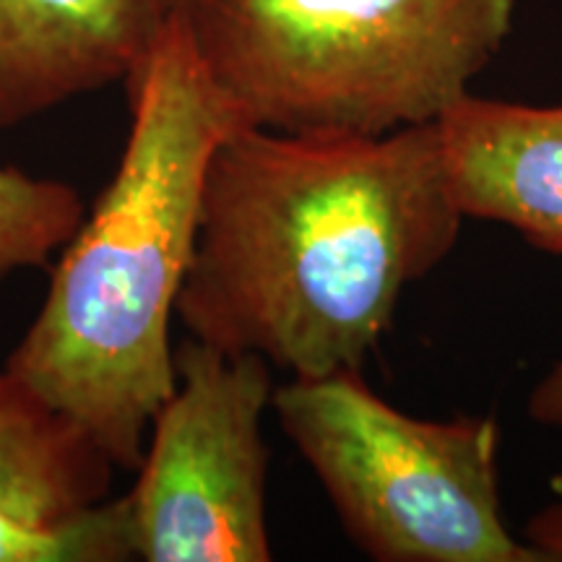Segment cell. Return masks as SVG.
<instances>
[{
  "mask_svg": "<svg viewBox=\"0 0 562 562\" xmlns=\"http://www.w3.org/2000/svg\"><path fill=\"white\" fill-rule=\"evenodd\" d=\"M463 220L438 123L385 136L240 125L211 154L178 321L290 378L362 370Z\"/></svg>",
  "mask_w": 562,
  "mask_h": 562,
  "instance_id": "obj_1",
  "label": "cell"
},
{
  "mask_svg": "<svg viewBox=\"0 0 562 562\" xmlns=\"http://www.w3.org/2000/svg\"><path fill=\"white\" fill-rule=\"evenodd\" d=\"M524 542L542 562H562V503L547 505L526 524Z\"/></svg>",
  "mask_w": 562,
  "mask_h": 562,
  "instance_id": "obj_10",
  "label": "cell"
},
{
  "mask_svg": "<svg viewBox=\"0 0 562 562\" xmlns=\"http://www.w3.org/2000/svg\"><path fill=\"white\" fill-rule=\"evenodd\" d=\"M182 16L243 125L385 136L474 94L516 0H193Z\"/></svg>",
  "mask_w": 562,
  "mask_h": 562,
  "instance_id": "obj_3",
  "label": "cell"
},
{
  "mask_svg": "<svg viewBox=\"0 0 562 562\" xmlns=\"http://www.w3.org/2000/svg\"><path fill=\"white\" fill-rule=\"evenodd\" d=\"M438 131L463 216L508 224L562 258V104L469 94Z\"/></svg>",
  "mask_w": 562,
  "mask_h": 562,
  "instance_id": "obj_8",
  "label": "cell"
},
{
  "mask_svg": "<svg viewBox=\"0 0 562 562\" xmlns=\"http://www.w3.org/2000/svg\"><path fill=\"white\" fill-rule=\"evenodd\" d=\"M83 216L74 186L0 165V281L53 261Z\"/></svg>",
  "mask_w": 562,
  "mask_h": 562,
  "instance_id": "obj_9",
  "label": "cell"
},
{
  "mask_svg": "<svg viewBox=\"0 0 562 562\" xmlns=\"http://www.w3.org/2000/svg\"><path fill=\"white\" fill-rule=\"evenodd\" d=\"M193 0H167V5H170L172 13H186L188 9H191Z\"/></svg>",
  "mask_w": 562,
  "mask_h": 562,
  "instance_id": "obj_12",
  "label": "cell"
},
{
  "mask_svg": "<svg viewBox=\"0 0 562 562\" xmlns=\"http://www.w3.org/2000/svg\"><path fill=\"white\" fill-rule=\"evenodd\" d=\"M172 16L167 0H0V128L125 87Z\"/></svg>",
  "mask_w": 562,
  "mask_h": 562,
  "instance_id": "obj_7",
  "label": "cell"
},
{
  "mask_svg": "<svg viewBox=\"0 0 562 562\" xmlns=\"http://www.w3.org/2000/svg\"><path fill=\"white\" fill-rule=\"evenodd\" d=\"M117 170L63 245L32 326L5 360L123 472L175 391L172 321L191 269L211 154L237 117L175 13L125 83Z\"/></svg>",
  "mask_w": 562,
  "mask_h": 562,
  "instance_id": "obj_2",
  "label": "cell"
},
{
  "mask_svg": "<svg viewBox=\"0 0 562 562\" xmlns=\"http://www.w3.org/2000/svg\"><path fill=\"white\" fill-rule=\"evenodd\" d=\"M273 368L193 336L175 347V391L154 414L123 495L131 560L269 562V448L261 422Z\"/></svg>",
  "mask_w": 562,
  "mask_h": 562,
  "instance_id": "obj_5",
  "label": "cell"
},
{
  "mask_svg": "<svg viewBox=\"0 0 562 562\" xmlns=\"http://www.w3.org/2000/svg\"><path fill=\"white\" fill-rule=\"evenodd\" d=\"M117 469L74 422L0 370V562L131 560Z\"/></svg>",
  "mask_w": 562,
  "mask_h": 562,
  "instance_id": "obj_6",
  "label": "cell"
},
{
  "mask_svg": "<svg viewBox=\"0 0 562 562\" xmlns=\"http://www.w3.org/2000/svg\"><path fill=\"white\" fill-rule=\"evenodd\" d=\"M271 409L378 562H542L503 518L501 427L492 417H412L362 370L290 378Z\"/></svg>",
  "mask_w": 562,
  "mask_h": 562,
  "instance_id": "obj_4",
  "label": "cell"
},
{
  "mask_svg": "<svg viewBox=\"0 0 562 562\" xmlns=\"http://www.w3.org/2000/svg\"><path fill=\"white\" fill-rule=\"evenodd\" d=\"M529 414L539 425L562 430V357L531 391Z\"/></svg>",
  "mask_w": 562,
  "mask_h": 562,
  "instance_id": "obj_11",
  "label": "cell"
}]
</instances>
